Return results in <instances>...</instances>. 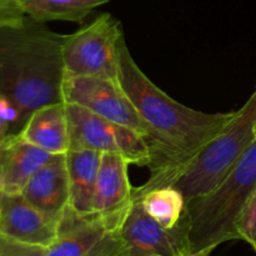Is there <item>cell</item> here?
Segmentation results:
<instances>
[{
    "mask_svg": "<svg viewBox=\"0 0 256 256\" xmlns=\"http://www.w3.org/2000/svg\"><path fill=\"white\" fill-rule=\"evenodd\" d=\"M118 80L150 130L152 164L149 180L136 188L148 190L196 156L224 128L230 112H208L180 104L145 75L125 38L119 46Z\"/></svg>",
    "mask_w": 256,
    "mask_h": 256,
    "instance_id": "obj_1",
    "label": "cell"
},
{
    "mask_svg": "<svg viewBox=\"0 0 256 256\" xmlns=\"http://www.w3.org/2000/svg\"><path fill=\"white\" fill-rule=\"evenodd\" d=\"M64 39L30 18L0 25V94L19 112L15 134L35 110L62 102Z\"/></svg>",
    "mask_w": 256,
    "mask_h": 256,
    "instance_id": "obj_2",
    "label": "cell"
},
{
    "mask_svg": "<svg viewBox=\"0 0 256 256\" xmlns=\"http://www.w3.org/2000/svg\"><path fill=\"white\" fill-rule=\"evenodd\" d=\"M255 189L256 140L216 186L185 202L180 222L190 254L209 256L219 245L240 240L238 224Z\"/></svg>",
    "mask_w": 256,
    "mask_h": 256,
    "instance_id": "obj_3",
    "label": "cell"
},
{
    "mask_svg": "<svg viewBox=\"0 0 256 256\" xmlns=\"http://www.w3.org/2000/svg\"><path fill=\"white\" fill-rule=\"evenodd\" d=\"M255 124L256 88L246 102L239 110L232 112L219 134L196 156L152 188L172 185L182 192L186 202L206 194L229 174L238 160L255 142Z\"/></svg>",
    "mask_w": 256,
    "mask_h": 256,
    "instance_id": "obj_4",
    "label": "cell"
},
{
    "mask_svg": "<svg viewBox=\"0 0 256 256\" xmlns=\"http://www.w3.org/2000/svg\"><path fill=\"white\" fill-rule=\"evenodd\" d=\"M124 38L122 22L102 12L62 42L65 78L92 76L118 80L119 46Z\"/></svg>",
    "mask_w": 256,
    "mask_h": 256,
    "instance_id": "obj_5",
    "label": "cell"
},
{
    "mask_svg": "<svg viewBox=\"0 0 256 256\" xmlns=\"http://www.w3.org/2000/svg\"><path fill=\"white\" fill-rule=\"evenodd\" d=\"M62 102L86 108L112 124L138 130L150 140V130L119 80L92 76L65 78Z\"/></svg>",
    "mask_w": 256,
    "mask_h": 256,
    "instance_id": "obj_6",
    "label": "cell"
},
{
    "mask_svg": "<svg viewBox=\"0 0 256 256\" xmlns=\"http://www.w3.org/2000/svg\"><path fill=\"white\" fill-rule=\"evenodd\" d=\"M126 256H184L189 252L182 222L168 229L146 214L142 202L132 199V208L119 229Z\"/></svg>",
    "mask_w": 256,
    "mask_h": 256,
    "instance_id": "obj_7",
    "label": "cell"
},
{
    "mask_svg": "<svg viewBox=\"0 0 256 256\" xmlns=\"http://www.w3.org/2000/svg\"><path fill=\"white\" fill-rule=\"evenodd\" d=\"M129 162L118 152H102L94 196V214L110 229L119 230L132 204Z\"/></svg>",
    "mask_w": 256,
    "mask_h": 256,
    "instance_id": "obj_8",
    "label": "cell"
},
{
    "mask_svg": "<svg viewBox=\"0 0 256 256\" xmlns=\"http://www.w3.org/2000/svg\"><path fill=\"white\" fill-rule=\"evenodd\" d=\"M0 234L26 244L50 248L58 225L30 204L22 194L0 192Z\"/></svg>",
    "mask_w": 256,
    "mask_h": 256,
    "instance_id": "obj_9",
    "label": "cell"
},
{
    "mask_svg": "<svg viewBox=\"0 0 256 256\" xmlns=\"http://www.w3.org/2000/svg\"><path fill=\"white\" fill-rule=\"evenodd\" d=\"M22 195L45 216L59 225L70 206L69 175L65 154L52 155V159L28 182Z\"/></svg>",
    "mask_w": 256,
    "mask_h": 256,
    "instance_id": "obj_10",
    "label": "cell"
},
{
    "mask_svg": "<svg viewBox=\"0 0 256 256\" xmlns=\"http://www.w3.org/2000/svg\"><path fill=\"white\" fill-rule=\"evenodd\" d=\"M118 232L96 215H79L69 206L58 225L56 239L45 256H89Z\"/></svg>",
    "mask_w": 256,
    "mask_h": 256,
    "instance_id": "obj_11",
    "label": "cell"
},
{
    "mask_svg": "<svg viewBox=\"0 0 256 256\" xmlns=\"http://www.w3.org/2000/svg\"><path fill=\"white\" fill-rule=\"evenodd\" d=\"M52 155L30 144L19 134H10L0 149V182L2 192L22 194L30 179Z\"/></svg>",
    "mask_w": 256,
    "mask_h": 256,
    "instance_id": "obj_12",
    "label": "cell"
},
{
    "mask_svg": "<svg viewBox=\"0 0 256 256\" xmlns=\"http://www.w3.org/2000/svg\"><path fill=\"white\" fill-rule=\"evenodd\" d=\"M65 104L69 150H92L98 152H118L115 124L86 108Z\"/></svg>",
    "mask_w": 256,
    "mask_h": 256,
    "instance_id": "obj_13",
    "label": "cell"
},
{
    "mask_svg": "<svg viewBox=\"0 0 256 256\" xmlns=\"http://www.w3.org/2000/svg\"><path fill=\"white\" fill-rule=\"evenodd\" d=\"M18 134L52 155L69 152V132L64 102L45 105L32 112Z\"/></svg>",
    "mask_w": 256,
    "mask_h": 256,
    "instance_id": "obj_14",
    "label": "cell"
},
{
    "mask_svg": "<svg viewBox=\"0 0 256 256\" xmlns=\"http://www.w3.org/2000/svg\"><path fill=\"white\" fill-rule=\"evenodd\" d=\"M102 155V152L92 150H69L65 154L70 209L79 215L94 214V196Z\"/></svg>",
    "mask_w": 256,
    "mask_h": 256,
    "instance_id": "obj_15",
    "label": "cell"
},
{
    "mask_svg": "<svg viewBox=\"0 0 256 256\" xmlns=\"http://www.w3.org/2000/svg\"><path fill=\"white\" fill-rule=\"evenodd\" d=\"M110 0H20L26 18L39 22H82L96 8Z\"/></svg>",
    "mask_w": 256,
    "mask_h": 256,
    "instance_id": "obj_16",
    "label": "cell"
},
{
    "mask_svg": "<svg viewBox=\"0 0 256 256\" xmlns=\"http://www.w3.org/2000/svg\"><path fill=\"white\" fill-rule=\"evenodd\" d=\"M132 199L139 200L146 214L168 229L176 226L186 202L182 192L172 185L152 188L145 192L134 189Z\"/></svg>",
    "mask_w": 256,
    "mask_h": 256,
    "instance_id": "obj_17",
    "label": "cell"
},
{
    "mask_svg": "<svg viewBox=\"0 0 256 256\" xmlns=\"http://www.w3.org/2000/svg\"><path fill=\"white\" fill-rule=\"evenodd\" d=\"M115 142L118 154L122 155L129 164L152 166V144L144 134L132 128L115 125Z\"/></svg>",
    "mask_w": 256,
    "mask_h": 256,
    "instance_id": "obj_18",
    "label": "cell"
},
{
    "mask_svg": "<svg viewBox=\"0 0 256 256\" xmlns=\"http://www.w3.org/2000/svg\"><path fill=\"white\" fill-rule=\"evenodd\" d=\"M239 239L244 240L256 252V189L248 200L238 224Z\"/></svg>",
    "mask_w": 256,
    "mask_h": 256,
    "instance_id": "obj_19",
    "label": "cell"
},
{
    "mask_svg": "<svg viewBox=\"0 0 256 256\" xmlns=\"http://www.w3.org/2000/svg\"><path fill=\"white\" fill-rule=\"evenodd\" d=\"M49 248L26 244L0 234V256H45Z\"/></svg>",
    "mask_w": 256,
    "mask_h": 256,
    "instance_id": "obj_20",
    "label": "cell"
},
{
    "mask_svg": "<svg viewBox=\"0 0 256 256\" xmlns=\"http://www.w3.org/2000/svg\"><path fill=\"white\" fill-rule=\"evenodd\" d=\"M19 122V112L12 102L0 94V149L10 134H14Z\"/></svg>",
    "mask_w": 256,
    "mask_h": 256,
    "instance_id": "obj_21",
    "label": "cell"
},
{
    "mask_svg": "<svg viewBox=\"0 0 256 256\" xmlns=\"http://www.w3.org/2000/svg\"><path fill=\"white\" fill-rule=\"evenodd\" d=\"M26 18L20 0H0V25L12 24Z\"/></svg>",
    "mask_w": 256,
    "mask_h": 256,
    "instance_id": "obj_22",
    "label": "cell"
},
{
    "mask_svg": "<svg viewBox=\"0 0 256 256\" xmlns=\"http://www.w3.org/2000/svg\"><path fill=\"white\" fill-rule=\"evenodd\" d=\"M89 256H126L125 246L119 236V232L109 238L100 248Z\"/></svg>",
    "mask_w": 256,
    "mask_h": 256,
    "instance_id": "obj_23",
    "label": "cell"
},
{
    "mask_svg": "<svg viewBox=\"0 0 256 256\" xmlns=\"http://www.w3.org/2000/svg\"><path fill=\"white\" fill-rule=\"evenodd\" d=\"M184 256H200V255H196V254H186V255H184Z\"/></svg>",
    "mask_w": 256,
    "mask_h": 256,
    "instance_id": "obj_24",
    "label": "cell"
},
{
    "mask_svg": "<svg viewBox=\"0 0 256 256\" xmlns=\"http://www.w3.org/2000/svg\"><path fill=\"white\" fill-rule=\"evenodd\" d=\"M2 182H0V192H2Z\"/></svg>",
    "mask_w": 256,
    "mask_h": 256,
    "instance_id": "obj_25",
    "label": "cell"
},
{
    "mask_svg": "<svg viewBox=\"0 0 256 256\" xmlns=\"http://www.w3.org/2000/svg\"><path fill=\"white\" fill-rule=\"evenodd\" d=\"M255 140H256V124H255Z\"/></svg>",
    "mask_w": 256,
    "mask_h": 256,
    "instance_id": "obj_26",
    "label": "cell"
}]
</instances>
